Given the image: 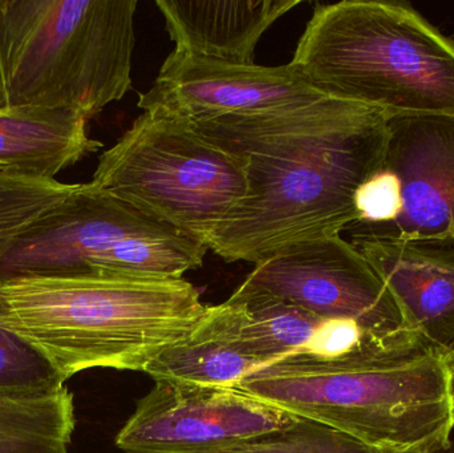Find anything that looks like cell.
I'll return each mask as SVG.
<instances>
[{"label": "cell", "mask_w": 454, "mask_h": 453, "mask_svg": "<svg viewBox=\"0 0 454 453\" xmlns=\"http://www.w3.org/2000/svg\"><path fill=\"white\" fill-rule=\"evenodd\" d=\"M299 0H159L175 52L254 64L264 32Z\"/></svg>", "instance_id": "13"}, {"label": "cell", "mask_w": 454, "mask_h": 453, "mask_svg": "<svg viewBox=\"0 0 454 453\" xmlns=\"http://www.w3.org/2000/svg\"><path fill=\"white\" fill-rule=\"evenodd\" d=\"M193 124L242 157L247 175L245 199L207 245L226 262L254 265L356 226L355 193L386 167L391 138L386 114L330 96Z\"/></svg>", "instance_id": "1"}, {"label": "cell", "mask_w": 454, "mask_h": 453, "mask_svg": "<svg viewBox=\"0 0 454 453\" xmlns=\"http://www.w3.org/2000/svg\"><path fill=\"white\" fill-rule=\"evenodd\" d=\"M137 0H0V105L92 119L132 88Z\"/></svg>", "instance_id": "5"}, {"label": "cell", "mask_w": 454, "mask_h": 453, "mask_svg": "<svg viewBox=\"0 0 454 453\" xmlns=\"http://www.w3.org/2000/svg\"><path fill=\"white\" fill-rule=\"evenodd\" d=\"M76 188L77 184L0 175V260L26 229Z\"/></svg>", "instance_id": "18"}, {"label": "cell", "mask_w": 454, "mask_h": 453, "mask_svg": "<svg viewBox=\"0 0 454 453\" xmlns=\"http://www.w3.org/2000/svg\"><path fill=\"white\" fill-rule=\"evenodd\" d=\"M87 121L67 109L0 105V175L55 180L103 148Z\"/></svg>", "instance_id": "14"}, {"label": "cell", "mask_w": 454, "mask_h": 453, "mask_svg": "<svg viewBox=\"0 0 454 453\" xmlns=\"http://www.w3.org/2000/svg\"><path fill=\"white\" fill-rule=\"evenodd\" d=\"M290 63L279 66L232 64L173 51L148 92L143 111L157 108L191 122L255 113L323 98Z\"/></svg>", "instance_id": "10"}, {"label": "cell", "mask_w": 454, "mask_h": 453, "mask_svg": "<svg viewBox=\"0 0 454 453\" xmlns=\"http://www.w3.org/2000/svg\"><path fill=\"white\" fill-rule=\"evenodd\" d=\"M90 183L205 242L247 194L242 157L157 108L101 154Z\"/></svg>", "instance_id": "6"}, {"label": "cell", "mask_w": 454, "mask_h": 453, "mask_svg": "<svg viewBox=\"0 0 454 453\" xmlns=\"http://www.w3.org/2000/svg\"><path fill=\"white\" fill-rule=\"evenodd\" d=\"M76 420L67 387L35 396L0 395V453H68Z\"/></svg>", "instance_id": "17"}, {"label": "cell", "mask_w": 454, "mask_h": 453, "mask_svg": "<svg viewBox=\"0 0 454 453\" xmlns=\"http://www.w3.org/2000/svg\"><path fill=\"white\" fill-rule=\"evenodd\" d=\"M389 128L384 168L402 183V213L388 225L355 226L351 237L454 244V117L392 119Z\"/></svg>", "instance_id": "11"}, {"label": "cell", "mask_w": 454, "mask_h": 453, "mask_svg": "<svg viewBox=\"0 0 454 453\" xmlns=\"http://www.w3.org/2000/svg\"><path fill=\"white\" fill-rule=\"evenodd\" d=\"M379 452V451H378ZM379 453H383V452H379Z\"/></svg>", "instance_id": "24"}, {"label": "cell", "mask_w": 454, "mask_h": 453, "mask_svg": "<svg viewBox=\"0 0 454 453\" xmlns=\"http://www.w3.org/2000/svg\"><path fill=\"white\" fill-rule=\"evenodd\" d=\"M290 66L322 95L389 120L454 117V40L405 3L317 4Z\"/></svg>", "instance_id": "4"}, {"label": "cell", "mask_w": 454, "mask_h": 453, "mask_svg": "<svg viewBox=\"0 0 454 453\" xmlns=\"http://www.w3.org/2000/svg\"><path fill=\"white\" fill-rule=\"evenodd\" d=\"M243 282L325 321L346 319L371 332L416 335L383 279L341 236L286 247L256 263Z\"/></svg>", "instance_id": "8"}, {"label": "cell", "mask_w": 454, "mask_h": 453, "mask_svg": "<svg viewBox=\"0 0 454 453\" xmlns=\"http://www.w3.org/2000/svg\"><path fill=\"white\" fill-rule=\"evenodd\" d=\"M180 230L90 184L35 221L0 260V281L93 274L106 250L136 237ZM183 231V230H181Z\"/></svg>", "instance_id": "9"}, {"label": "cell", "mask_w": 454, "mask_h": 453, "mask_svg": "<svg viewBox=\"0 0 454 453\" xmlns=\"http://www.w3.org/2000/svg\"><path fill=\"white\" fill-rule=\"evenodd\" d=\"M448 355H450V366H452V372H453V390H454V348L452 350L448 351Z\"/></svg>", "instance_id": "22"}, {"label": "cell", "mask_w": 454, "mask_h": 453, "mask_svg": "<svg viewBox=\"0 0 454 453\" xmlns=\"http://www.w3.org/2000/svg\"><path fill=\"white\" fill-rule=\"evenodd\" d=\"M439 453H454V439L450 438V446H448L447 449H442V451Z\"/></svg>", "instance_id": "23"}, {"label": "cell", "mask_w": 454, "mask_h": 453, "mask_svg": "<svg viewBox=\"0 0 454 453\" xmlns=\"http://www.w3.org/2000/svg\"><path fill=\"white\" fill-rule=\"evenodd\" d=\"M154 382L117 435L122 451L227 453L296 419L238 387Z\"/></svg>", "instance_id": "7"}, {"label": "cell", "mask_w": 454, "mask_h": 453, "mask_svg": "<svg viewBox=\"0 0 454 453\" xmlns=\"http://www.w3.org/2000/svg\"><path fill=\"white\" fill-rule=\"evenodd\" d=\"M207 310L184 278L93 273L0 281V327L64 382L93 369L145 372Z\"/></svg>", "instance_id": "3"}, {"label": "cell", "mask_w": 454, "mask_h": 453, "mask_svg": "<svg viewBox=\"0 0 454 453\" xmlns=\"http://www.w3.org/2000/svg\"><path fill=\"white\" fill-rule=\"evenodd\" d=\"M258 367L238 338L234 314L225 301L221 305L207 306V313L192 332L162 350L145 372L154 380L235 387Z\"/></svg>", "instance_id": "15"}, {"label": "cell", "mask_w": 454, "mask_h": 453, "mask_svg": "<svg viewBox=\"0 0 454 453\" xmlns=\"http://www.w3.org/2000/svg\"><path fill=\"white\" fill-rule=\"evenodd\" d=\"M355 207L359 215L356 226L394 223L403 210L402 183L394 172L384 168L360 185L355 193Z\"/></svg>", "instance_id": "21"}, {"label": "cell", "mask_w": 454, "mask_h": 453, "mask_svg": "<svg viewBox=\"0 0 454 453\" xmlns=\"http://www.w3.org/2000/svg\"><path fill=\"white\" fill-rule=\"evenodd\" d=\"M235 387L379 452L439 453L454 433L452 366L436 348H368L333 358L299 351Z\"/></svg>", "instance_id": "2"}, {"label": "cell", "mask_w": 454, "mask_h": 453, "mask_svg": "<svg viewBox=\"0 0 454 453\" xmlns=\"http://www.w3.org/2000/svg\"><path fill=\"white\" fill-rule=\"evenodd\" d=\"M63 387L66 382L39 353L0 327V395H45Z\"/></svg>", "instance_id": "20"}, {"label": "cell", "mask_w": 454, "mask_h": 453, "mask_svg": "<svg viewBox=\"0 0 454 453\" xmlns=\"http://www.w3.org/2000/svg\"><path fill=\"white\" fill-rule=\"evenodd\" d=\"M238 338L259 364L272 363L306 350L325 319L242 282L227 300Z\"/></svg>", "instance_id": "16"}, {"label": "cell", "mask_w": 454, "mask_h": 453, "mask_svg": "<svg viewBox=\"0 0 454 453\" xmlns=\"http://www.w3.org/2000/svg\"><path fill=\"white\" fill-rule=\"evenodd\" d=\"M391 293L405 326L424 345L454 348V244L351 237Z\"/></svg>", "instance_id": "12"}, {"label": "cell", "mask_w": 454, "mask_h": 453, "mask_svg": "<svg viewBox=\"0 0 454 453\" xmlns=\"http://www.w3.org/2000/svg\"><path fill=\"white\" fill-rule=\"evenodd\" d=\"M227 453H379L325 423L296 417L285 428L258 436Z\"/></svg>", "instance_id": "19"}]
</instances>
